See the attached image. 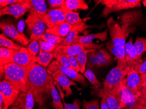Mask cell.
<instances>
[{
    "label": "cell",
    "mask_w": 146,
    "mask_h": 109,
    "mask_svg": "<svg viewBox=\"0 0 146 109\" xmlns=\"http://www.w3.org/2000/svg\"><path fill=\"white\" fill-rule=\"evenodd\" d=\"M91 27V26L90 25L86 24L84 20L83 22H82L81 23L74 26L67 37L64 38V41L60 45L62 46L71 45L75 41V39L79 36L80 33Z\"/></svg>",
    "instance_id": "obj_16"
},
{
    "label": "cell",
    "mask_w": 146,
    "mask_h": 109,
    "mask_svg": "<svg viewBox=\"0 0 146 109\" xmlns=\"http://www.w3.org/2000/svg\"><path fill=\"white\" fill-rule=\"evenodd\" d=\"M34 62L35 58L32 57L27 48L22 47L13 58L12 63L27 67Z\"/></svg>",
    "instance_id": "obj_15"
},
{
    "label": "cell",
    "mask_w": 146,
    "mask_h": 109,
    "mask_svg": "<svg viewBox=\"0 0 146 109\" xmlns=\"http://www.w3.org/2000/svg\"><path fill=\"white\" fill-rule=\"evenodd\" d=\"M27 67L29 90L33 93L35 101L42 106L46 97H50L51 86L54 79L45 67L35 62Z\"/></svg>",
    "instance_id": "obj_1"
},
{
    "label": "cell",
    "mask_w": 146,
    "mask_h": 109,
    "mask_svg": "<svg viewBox=\"0 0 146 109\" xmlns=\"http://www.w3.org/2000/svg\"><path fill=\"white\" fill-rule=\"evenodd\" d=\"M145 87H146V73L140 75V81L138 87V92L140 93L142 89Z\"/></svg>",
    "instance_id": "obj_44"
},
{
    "label": "cell",
    "mask_w": 146,
    "mask_h": 109,
    "mask_svg": "<svg viewBox=\"0 0 146 109\" xmlns=\"http://www.w3.org/2000/svg\"><path fill=\"white\" fill-rule=\"evenodd\" d=\"M39 39L52 44L60 45L64 41V38L46 32L43 35L39 37Z\"/></svg>",
    "instance_id": "obj_32"
},
{
    "label": "cell",
    "mask_w": 146,
    "mask_h": 109,
    "mask_svg": "<svg viewBox=\"0 0 146 109\" xmlns=\"http://www.w3.org/2000/svg\"><path fill=\"white\" fill-rule=\"evenodd\" d=\"M25 27V22L23 20H21L19 21L17 24V29L21 35L22 36H25V35L23 33Z\"/></svg>",
    "instance_id": "obj_47"
},
{
    "label": "cell",
    "mask_w": 146,
    "mask_h": 109,
    "mask_svg": "<svg viewBox=\"0 0 146 109\" xmlns=\"http://www.w3.org/2000/svg\"><path fill=\"white\" fill-rule=\"evenodd\" d=\"M0 109H7L4 102L2 94L0 93Z\"/></svg>",
    "instance_id": "obj_50"
},
{
    "label": "cell",
    "mask_w": 146,
    "mask_h": 109,
    "mask_svg": "<svg viewBox=\"0 0 146 109\" xmlns=\"http://www.w3.org/2000/svg\"><path fill=\"white\" fill-rule=\"evenodd\" d=\"M51 95L52 99V107L55 109H64L63 103L60 100V94L58 93L54 82L52 83L51 86Z\"/></svg>",
    "instance_id": "obj_25"
},
{
    "label": "cell",
    "mask_w": 146,
    "mask_h": 109,
    "mask_svg": "<svg viewBox=\"0 0 146 109\" xmlns=\"http://www.w3.org/2000/svg\"><path fill=\"white\" fill-rule=\"evenodd\" d=\"M0 28L5 36L9 37L19 43L26 46L29 43L28 38L26 36L21 35L14 24L10 20H4L1 22Z\"/></svg>",
    "instance_id": "obj_8"
},
{
    "label": "cell",
    "mask_w": 146,
    "mask_h": 109,
    "mask_svg": "<svg viewBox=\"0 0 146 109\" xmlns=\"http://www.w3.org/2000/svg\"><path fill=\"white\" fill-rule=\"evenodd\" d=\"M0 46L9 49H14L19 51L21 50L22 47L13 42L10 39L7 38L4 33L0 35Z\"/></svg>",
    "instance_id": "obj_28"
},
{
    "label": "cell",
    "mask_w": 146,
    "mask_h": 109,
    "mask_svg": "<svg viewBox=\"0 0 146 109\" xmlns=\"http://www.w3.org/2000/svg\"><path fill=\"white\" fill-rule=\"evenodd\" d=\"M96 50L94 49H85L76 56V59L78 62L80 67V72L84 73L86 69V65L87 62L88 54L90 52Z\"/></svg>",
    "instance_id": "obj_26"
},
{
    "label": "cell",
    "mask_w": 146,
    "mask_h": 109,
    "mask_svg": "<svg viewBox=\"0 0 146 109\" xmlns=\"http://www.w3.org/2000/svg\"><path fill=\"white\" fill-rule=\"evenodd\" d=\"M107 25L111 42L118 53L117 64L127 67L125 58V47L126 39L130 32L129 28L130 24L125 23L124 24L120 25L111 17L107 21Z\"/></svg>",
    "instance_id": "obj_2"
},
{
    "label": "cell",
    "mask_w": 146,
    "mask_h": 109,
    "mask_svg": "<svg viewBox=\"0 0 146 109\" xmlns=\"http://www.w3.org/2000/svg\"><path fill=\"white\" fill-rule=\"evenodd\" d=\"M140 96L144 99L146 102V87H144L142 89L140 92Z\"/></svg>",
    "instance_id": "obj_51"
},
{
    "label": "cell",
    "mask_w": 146,
    "mask_h": 109,
    "mask_svg": "<svg viewBox=\"0 0 146 109\" xmlns=\"http://www.w3.org/2000/svg\"><path fill=\"white\" fill-rule=\"evenodd\" d=\"M57 70H60L62 73L64 74L68 77L79 83H81L82 86H86L88 85L84 77L81 74L72 69H68L62 66L56 60H54L48 66V72L51 74L52 73Z\"/></svg>",
    "instance_id": "obj_7"
},
{
    "label": "cell",
    "mask_w": 146,
    "mask_h": 109,
    "mask_svg": "<svg viewBox=\"0 0 146 109\" xmlns=\"http://www.w3.org/2000/svg\"><path fill=\"white\" fill-rule=\"evenodd\" d=\"M64 0H49L47 1L49 5L51 8L61 9Z\"/></svg>",
    "instance_id": "obj_43"
},
{
    "label": "cell",
    "mask_w": 146,
    "mask_h": 109,
    "mask_svg": "<svg viewBox=\"0 0 146 109\" xmlns=\"http://www.w3.org/2000/svg\"><path fill=\"white\" fill-rule=\"evenodd\" d=\"M26 92V97L24 109H33L35 102L34 96L30 90H29Z\"/></svg>",
    "instance_id": "obj_38"
},
{
    "label": "cell",
    "mask_w": 146,
    "mask_h": 109,
    "mask_svg": "<svg viewBox=\"0 0 146 109\" xmlns=\"http://www.w3.org/2000/svg\"><path fill=\"white\" fill-rule=\"evenodd\" d=\"M5 79L9 81L22 92H26L30 89L28 67L14 63L4 65Z\"/></svg>",
    "instance_id": "obj_4"
},
{
    "label": "cell",
    "mask_w": 146,
    "mask_h": 109,
    "mask_svg": "<svg viewBox=\"0 0 146 109\" xmlns=\"http://www.w3.org/2000/svg\"><path fill=\"white\" fill-rule=\"evenodd\" d=\"M106 46L107 48L109 49V50H110V51L115 56L116 59H117L118 57V53H117V50H116L113 44L112 43L111 41H110L107 43H106Z\"/></svg>",
    "instance_id": "obj_46"
},
{
    "label": "cell",
    "mask_w": 146,
    "mask_h": 109,
    "mask_svg": "<svg viewBox=\"0 0 146 109\" xmlns=\"http://www.w3.org/2000/svg\"><path fill=\"white\" fill-rule=\"evenodd\" d=\"M38 44L40 47V50L44 52L49 53L54 52L56 48L60 45L59 44H52L41 39L38 40Z\"/></svg>",
    "instance_id": "obj_34"
},
{
    "label": "cell",
    "mask_w": 146,
    "mask_h": 109,
    "mask_svg": "<svg viewBox=\"0 0 146 109\" xmlns=\"http://www.w3.org/2000/svg\"><path fill=\"white\" fill-rule=\"evenodd\" d=\"M46 109V108H42V109Z\"/></svg>",
    "instance_id": "obj_55"
},
{
    "label": "cell",
    "mask_w": 146,
    "mask_h": 109,
    "mask_svg": "<svg viewBox=\"0 0 146 109\" xmlns=\"http://www.w3.org/2000/svg\"><path fill=\"white\" fill-rule=\"evenodd\" d=\"M131 67H123L117 64L107 75L104 80L103 88L96 89L100 94L107 93L116 97L120 100L122 91L124 87L125 77Z\"/></svg>",
    "instance_id": "obj_3"
},
{
    "label": "cell",
    "mask_w": 146,
    "mask_h": 109,
    "mask_svg": "<svg viewBox=\"0 0 146 109\" xmlns=\"http://www.w3.org/2000/svg\"><path fill=\"white\" fill-rule=\"evenodd\" d=\"M21 92L19 89L9 81L4 79L0 82V93L3 95L4 103L7 109H9Z\"/></svg>",
    "instance_id": "obj_6"
},
{
    "label": "cell",
    "mask_w": 146,
    "mask_h": 109,
    "mask_svg": "<svg viewBox=\"0 0 146 109\" xmlns=\"http://www.w3.org/2000/svg\"><path fill=\"white\" fill-rule=\"evenodd\" d=\"M83 74L84 77L95 87L97 88L102 87V83L98 80L95 74L90 69L88 68H86Z\"/></svg>",
    "instance_id": "obj_30"
},
{
    "label": "cell",
    "mask_w": 146,
    "mask_h": 109,
    "mask_svg": "<svg viewBox=\"0 0 146 109\" xmlns=\"http://www.w3.org/2000/svg\"><path fill=\"white\" fill-rule=\"evenodd\" d=\"M133 44V38H130L129 41L125 44V58L128 67H131L137 64V60L140 59L138 56Z\"/></svg>",
    "instance_id": "obj_18"
},
{
    "label": "cell",
    "mask_w": 146,
    "mask_h": 109,
    "mask_svg": "<svg viewBox=\"0 0 146 109\" xmlns=\"http://www.w3.org/2000/svg\"><path fill=\"white\" fill-rule=\"evenodd\" d=\"M65 22L72 26H75L83 22L79 16V12L69 11L65 13Z\"/></svg>",
    "instance_id": "obj_27"
},
{
    "label": "cell",
    "mask_w": 146,
    "mask_h": 109,
    "mask_svg": "<svg viewBox=\"0 0 146 109\" xmlns=\"http://www.w3.org/2000/svg\"><path fill=\"white\" fill-rule=\"evenodd\" d=\"M54 85H56V87L58 88V90L60 91V97H61L63 101H64V97L65 96V95L64 94V92H62V91H60V89L61 88H60V85H59V83L56 82V81H54Z\"/></svg>",
    "instance_id": "obj_49"
},
{
    "label": "cell",
    "mask_w": 146,
    "mask_h": 109,
    "mask_svg": "<svg viewBox=\"0 0 146 109\" xmlns=\"http://www.w3.org/2000/svg\"><path fill=\"white\" fill-rule=\"evenodd\" d=\"M94 52H89L88 54L87 68H89L90 69L95 68H98L97 58L95 55Z\"/></svg>",
    "instance_id": "obj_35"
},
{
    "label": "cell",
    "mask_w": 146,
    "mask_h": 109,
    "mask_svg": "<svg viewBox=\"0 0 146 109\" xmlns=\"http://www.w3.org/2000/svg\"><path fill=\"white\" fill-rule=\"evenodd\" d=\"M26 92H21L14 104L9 109H24Z\"/></svg>",
    "instance_id": "obj_33"
},
{
    "label": "cell",
    "mask_w": 146,
    "mask_h": 109,
    "mask_svg": "<svg viewBox=\"0 0 146 109\" xmlns=\"http://www.w3.org/2000/svg\"><path fill=\"white\" fill-rule=\"evenodd\" d=\"M53 57H54L53 52H44L40 50L38 56L35 58V62L46 68L50 63Z\"/></svg>",
    "instance_id": "obj_24"
},
{
    "label": "cell",
    "mask_w": 146,
    "mask_h": 109,
    "mask_svg": "<svg viewBox=\"0 0 146 109\" xmlns=\"http://www.w3.org/2000/svg\"><path fill=\"white\" fill-rule=\"evenodd\" d=\"M31 32L30 40L38 41L39 37L46 32V24L40 17L34 12H30L25 20Z\"/></svg>",
    "instance_id": "obj_5"
},
{
    "label": "cell",
    "mask_w": 146,
    "mask_h": 109,
    "mask_svg": "<svg viewBox=\"0 0 146 109\" xmlns=\"http://www.w3.org/2000/svg\"><path fill=\"white\" fill-rule=\"evenodd\" d=\"M42 19L49 28H52L65 22V13L61 9H55L48 11V13Z\"/></svg>",
    "instance_id": "obj_11"
},
{
    "label": "cell",
    "mask_w": 146,
    "mask_h": 109,
    "mask_svg": "<svg viewBox=\"0 0 146 109\" xmlns=\"http://www.w3.org/2000/svg\"><path fill=\"white\" fill-rule=\"evenodd\" d=\"M108 31V29L107 28L106 30L102 32L92 34L83 36H79L71 45L91 44L92 43V42L93 40L95 39H99L102 42L105 41L107 39Z\"/></svg>",
    "instance_id": "obj_17"
},
{
    "label": "cell",
    "mask_w": 146,
    "mask_h": 109,
    "mask_svg": "<svg viewBox=\"0 0 146 109\" xmlns=\"http://www.w3.org/2000/svg\"><path fill=\"white\" fill-rule=\"evenodd\" d=\"M74 26H72L68 23L65 22L55 26L52 28H48L46 30V32L49 33L57 36L65 38L67 37L70 30Z\"/></svg>",
    "instance_id": "obj_21"
},
{
    "label": "cell",
    "mask_w": 146,
    "mask_h": 109,
    "mask_svg": "<svg viewBox=\"0 0 146 109\" xmlns=\"http://www.w3.org/2000/svg\"><path fill=\"white\" fill-rule=\"evenodd\" d=\"M51 75L53 79L59 83L62 87L63 91L66 92V97L68 98L73 94L70 86L77 85L76 83L70 80L69 77L60 70H57L52 73Z\"/></svg>",
    "instance_id": "obj_12"
},
{
    "label": "cell",
    "mask_w": 146,
    "mask_h": 109,
    "mask_svg": "<svg viewBox=\"0 0 146 109\" xmlns=\"http://www.w3.org/2000/svg\"><path fill=\"white\" fill-rule=\"evenodd\" d=\"M61 9L66 13L78 9L87 10L88 6L84 0H64Z\"/></svg>",
    "instance_id": "obj_20"
},
{
    "label": "cell",
    "mask_w": 146,
    "mask_h": 109,
    "mask_svg": "<svg viewBox=\"0 0 146 109\" xmlns=\"http://www.w3.org/2000/svg\"><path fill=\"white\" fill-rule=\"evenodd\" d=\"M142 4L144 7H146V0H144V1H142Z\"/></svg>",
    "instance_id": "obj_54"
},
{
    "label": "cell",
    "mask_w": 146,
    "mask_h": 109,
    "mask_svg": "<svg viewBox=\"0 0 146 109\" xmlns=\"http://www.w3.org/2000/svg\"><path fill=\"white\" fill-rule=\"evenodd\" d=\"M133 45L138 56L141 58L142 54L146 52V37H137Z\"/></svg>",
    "instance_id": "obj_31"
},
{
    "label": "cell",
    "mask_w": 146,
    "mask_h": 109,
    "mask_svg": "<svg viewBox=\"0 0 146 109\" xmlns=\"http://www.w3.org/2000/svg\"><path fill=\"white\" fill-rule=\"evenodd\" d=\"M98 96L100 97H105L106 103L110 109H120V102L115 96L110 94L104 93L100 94Z\"/></svg>",
    "instance_id": "obj_29"
},
{
    "label": "cell",
    "mask_w": 146,
    "mask_h": 109,
    "mask_svg": "<svg viewBox=\"0 0 146 109\" xmlns=\"http://www.w3.org/2000/svg\"><path fill=\"white\" fill-rule=\"evenodd\" d=\"M94 52L97 58L98 68L103 67L111 62L112 57L106 51L100 49L96 50Z\"/></svg>",
    "instance_id": "obj_23"
},
{
    "label": "cell",
    "mask_w": 146,
    "mask_h": 109,
    "mask_svg": "<svg viewBox=\"0 0 146 109\" xmlns=\"http://www.w3.org/2000/svg\"><path fill=\"white\" fill-rule=\"evenodd\" d=\"M31 55L33 58L36 57L37 54L40 51V47L39 44L36 40H31V43L27 48Z\"/></svg>",
    "instance_id": "obj_36"
},
{
    "label": "cell",
    "mask_w": 146,
    "mask_h": 109,
    "mask_svg": "<svg viewBox=\"0 0 146 109\" xmlns=\"http://www.w3.org/2000/svg\"><path fill=\"white\" fill-rule=\"evenodd\" d=\"M141 0H116L115 3L110 8L104 9L101 16L106 17L113 12L128 9L141 6Z\"/></svg>",
    "instance_id": "obj_10"
},
{
    "label": "cell",
    "mask_w": 146,
    "mask_h": 109,
    "mask_svg": "<svg viewBox=\"0 0 146 109\" xmlns=\"http://www.w3.org/2000/svg\"><path fill=\"white\" fill-rule=\"evenodd\" d=\"M85 48L82 44L62 46L60 45L54 50V56L57 54H62L65 55L75 56L79 55L83 51L85 50Z\"/></svg>",
    "instance_id": "obj_14"
},
{
    "label": "cell",
    "mask_w": 146,
    "mask_h": 109,
    "mask_svg": "<svg viewBox=\"0 0 146 109\" xmlns=\"http://www.w3.org/2000/svg\"><path fill=\"white\" fill-rule=\"evenodd\" d=\"M21 0H1L0 1V9L15 3L20 2Z\"/></svg>",
    "instance_id": "obj_45"
},
{
    "label": "cell",
    "mask_w": 146,
    "mask_h": 109,
    "mask_svg": "<svg viewBox=\"0 0 146 109\" xmlns=\"http://www.w3.org/2000/svg\"><path fill=\"white\" fill-rule=\"evenodd\" d=\"M64 109H81V102L78 99H75L73 100V104H67L63 101Z\"/></svg>",
    "instance_id": "obj_41"
},
{
    "label": "cell",
    "mask_w": 146,
    "mask_h": 109,
    "mask_svg": "<svg viewBox=\"0 0 146 109\" xmlns=\"http://www.w3.org/2000/svg\"><path fill=\"white\" fill-rule=\"evenodd\" d=\"M18 51L6 48H0V65H5L12 63L13 58L18 53Z\"/></svg>",
    "instance_id": "obj_22"
},
{
    "label": "cell",
    "mask_w": 146,
    "mask_h": 109,
    "mask_svg": "<svg viewBox=\"0 0 146 109\" xmlns=\"http://www.w3.org/2000/svg\"><path fill=\"white\" fill-rule=\"evenodd\" d=\"M1 68H0V71H1V78H2V76H4L5 74V69L4 65H1Z\"/></svg>",
    "instance_id": "obj_52"
},
{
    "label": "cell",
    "mask_w": 146,
    "mask_h": 109,
    "mask_svg": "<svg viewBox=\"0 0 146 109\" xmlns=\"http://www.w3.org/2000/svg\"><path fill=\"white\" fill-rule=\"evenodd\" d=\"M30 12H34L42 18L48 12L47 6L44 0H28Z\"/></svg>",
    "instance_id": "obj_19"
},
{
    "label": "cell",
    "mask_w": 146,
    "mask_h": 109,
    "mask_svg": "<svg viewBox=\"0 0 146 109\" xmlns=\"http://www.w3.org/2000/svg\"><path fill=\"white\" fill-rule=\"evenodd\" d=\"M135 70L139 74H143L146 73V60L142 63H138L137 64L133 65Z\"/></svg>",
    "instance_id": "obj_42"
},
{
    "label": "cell",
    "mask_w": 146,
    "mask_h": 109,
    "mask_svg": "<svg viewBox=\"0 0 146 109\" xmlns=\"http://www.w3.org/2000/svg\"><path fill=\"white\" fill-rule=\"evenodd\" d=\"M82 108V109H100L99 99L93 100L89 101L83 100Z\"/></svg>",
    "instance_id": "obj_37"
},
{
    "label": "cell",
    "mask_w": 146,
    "mask_h": 109,
    "mask_svg": "<svg viewBox=\"0 0 146 109\" xmlns=\"http://www.w3.org/2000/svg\"><path fill=\"white\" fill-rule=\"evenodd\" d=\"M66 56L67 57L72 69L78 73L80 72V67L76 57L70 55H66Z\"/></svg>",
    "instance_id": "obj_40"
},
{
    "label": "cell",
    "mask_w": 146,
    "mask_h": 109,
    "mask_svg": "<svg viewBox=\"0 0 146 109\" xmlns=\"http://www.w3.org/2000/svg\"><path fill=\"white\" fill-rule=\"evenodd\" d=\"M54 57L55 59L57 61V62L62 66L68 69H72L66 55L62 54H57L56 55L54 56Z\"/></svg>",
    "instance_id": "obj_39"
},
{
    "label": "cell",
    "mask_w": 146,
    "mask_h": 109,
    "mask_svg": "<svg viewBox=\"0 0 146 109\" xmlns=\"http://www.w3.org/2000/svg\"><path fill=\"white\" fill-rule=\"evenodd\" d=\"M101 109H110L107 103L105 97H101Z\"/></svg>",
    "instance_id": "obj_48"
},
{
    "label": "cell",
    "mask_w": 146,
    "mask_h": 109,
    "mask_svg": "<svg viewBox=\"0 0 146 109\" xmlns=\"http://www.w3.org/2000/svg\"><path fill=\"white\" fill-rule=\"evenodd\" d=\"M28 11L30 12L28 0H21L20 2L0 9V16L11 15L19 19Z\"/></svg>",
    "instance_id": "obj_9"
},
{
    "label": "cell",
    "mask_w": 146,
    "mask_h": 109,
    "mask_svg": "<svg viewBox=\"0 0 146 109\" xmlns=\"http://www.w3.org/2000/svg\"><path fill=\"white\" fill-rule=\"evenodd\" d=\"M142 109H146V102L145 101L144 102V104H143V105Z\"/></svg>",
    "instance_id": "obj_53"
},
{
    "label": "cell",
    "mask_w": 146,
    "mask_h": 109,
    "mask_svg": "<svg viewBox=\"0 0 146 109\" xmlns=\"http://www.w3.org/2000/svg\"><path fill=\"white\" fill-rule=\"evenodd\" d=\"M140 81V75L132 66L125 77L124 87L130 90L134 95H140V93L138 92V87Z\"/></svg>",
    "instance_id": "obj_13"
}]
</instances>
